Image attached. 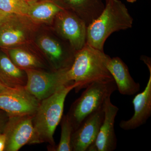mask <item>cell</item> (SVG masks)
Returning a JSON list of instances; mask_svg holds the SVG:
<instances>
[{
	"label": "cell",
	"instance_id": "cell-9",
	"mask_svg": "<svg viewBox=\"0 0 151 151\" xmlns=\"http://www.w3.org/2000/svg\"><path fill=\"white\" fill-rule=\"evenodd\" d=\"M141 59L147 66L150 73L145 88L133 99L134 114L129 120L121 121L119 127L125 131L134 130L144 125L151 116V61L148 57L142 55Z\"/></svg>",
	"mask_w": 151,
	"mask_h": 151
},
{
	"label": "cell",
	"instance_id": "cell-7",
	"mask_svg": "<svg viewBox=\"0 0 151 151\" xmlns=\"http://www.w3.org/2000/svg\"><path fill=\"white\" fill-rule=\"evenodd\" d=\"M27 17L10 14L0 23V46L11 47L27 42L33 30Z\"/></svg>",
	"mask_w": 151,
	"mask_h": 151
},
{
	"label": "cell",
	"instance_id": "cell-27",
	"mask_svg": "<svg viewBox=\"0 0 151 151\" xmlns=\"http://www.w3.org/2000/svg\"><path fill=\"white\" fill-rule=\"evenodd\" d=\"M109 0H105V1H106V3Z\"/></svg>",
	"mask_w": 151,
	"mask_h": 151
},
{
	"label": "cell",
	"instance_id": "cell-6",
	"mask_svg": "<svg viewBox=\"0 0 151 151\" xmlns=\"http://www.w3.org/2000/svg\"><path fill=\"white\" fill-rule=\"evenodd\" d=\"M54 19L55 29L60 37L67 41L76 51L85 46L87 26L81 19L73 12L64 9Z\"/></svg>",
	"mask_w": 151,
	"mask_h": 151
},
{
	"label": "cell",
	"instance_id": "cell-5",
	"mask_svg": "<svg viewBox=\"0 0 151 151\" xmlns=\"http://www.w3.org/2000/svg\"><path fill=\"white\" fill-rule=\"evenodd\" d=\"M24 70L27 76L24 89L40 101L51 96L63 86L74 83L67 81L65 73L68 70L50 72L33 68Z\"/></svg>",
	"mask_w": 151,
	"mask_h": 151
},
{
	"label": "cell",
	"instance_id": "cell-28",
	"mask_svg": "<svg viewBox=\"0 0 151 151\" xmlns=\"http://www.w3.org/2000/svg\"><path fill=\"white\" fill-rule=\"evenodd\" d=\"M25 1H26L28 2L27 0H25Z\"/></svg>",
	"mask_w": 151,
	"mask_h": 151
},
{
	"label": "cell",
	"instance_id": "cell-18",
	"mask_svg": "<svg viewBox=\"0 0 151 151\" xmlns=\"http://www.w3.org/2000/svg\"><path fill=\"white\" fill-rule=\"evenodd\" d=\"M9 54L13 62L22 69H41L44 67L43 63L35 55L22 49H10Z\"/></svg>",
	"mask_w": 151,
	"mask_h": 151
},
{
	"label": "cell",
	"instance_id": "cell-12",
	"mask_svg": "<svg viewBox=\"0 0 151 151\" xmlns=\"http://www.w3.org/2000/svg\"><path fill=\"white\" fill-rule=\"evenodd\" d=\"M104 118L103 105L102 108L92 113L84 120L72 134V151H87L96 140Z\"/></svg>",
	"mask_w": 151,
	"mask_h": 151
},
{
	"label": "cell",
	"instance_id": "cell-14",
	"mask_svg": "<svg viewBox=\"0 0 151 151\" xmlns=\"http://www.w3.org/2000/svg\"><path fill=\"white\" fill-rule=\"evenodd\" d=\"M105 65L121 94L132 96L139 92L140 85L135 82L130 74L128 66L120 58H111L107 55Z\"/></svg>",
	"mask_w": 151,
	"mask_h": 151
},
{
	"label": "cell",
	"instance_id": "cell-8",
	"mask_svg": "<svg viewBox=\"0 0 151 151\" xmlns=\"http://www.w3.org/2000/svg\"><path fill=\"white\" fill-rule=\"evenodd\" d=\"M34 115L9 116L4 133L6 142L5 151H18L29 145L34 133Z\"/></svg>",
	"mask_w": 151,
	"mask_h": 151
},
{
	"label": "cell",
	"instance_id": "cell-22",
	"mask_svg": "<svg viewBox=\"0 0 151 151\" xmlns=\"http://www.w3.org/2000/svg\"><path fill=\"white\" fill-rule=\"evenodd\" d=\"M19 89H20L9 87V86H7L6 84H4L2 82L0 81V94L14 92V91H16Z\"/></svg>",
	"mask_w": 151,
	"mask_h": 151
},
{
	"label": "cell",
	"instance_id": "cell-15",
	"mask_svg": "<svg viewBox=\"0 0 151 151\" xmlns=\"http://www.w3.org/2000/svg\"><path fill=\"white\" fill-rule=\"evenodd\" d=\"M64 9L73 12L88 26L103 12L102 0H59Z\"/></svg>",
	"mask_w": 151,
	"mask_h": 151
},
{
	"label": "cell",
	"instance_id": "cell-13",
	"mask_svg": "<svg viewBox=\"0 0 151 151\" xmlns=\"http://www.w3.org/2000/svg\"><path fill=\"white\" fill-rule=\"evenodd\" d=\"M40 102L24 88L0 94V109L9 116L34 115Z\"/></svg>",
	"mask_w": 151,
	"mask_h": 151
},
{
	"label": "cell",
	"instance_id": "cell-19",
	"mask_svg": "<svg viewBox=\"0 0 151 151\" xmlns=\"http://www.w3.org/2000/svg\"><path fill=\"white\" fill-rule=\"evenodd\" d=\"M30 6V4L25 0H0V12L27 17Z\"/></svg>",
	"mask_w": 151,
	"mask_h": 151
},
{
	"label": "cell",
	"instance_id": "cell-21",
	"mask_svg": "<svg viewBox=\"0 0 151 151\" xmlns=\"http://www.w3.org/2000/svg\"><path fill=\"white\" fill-rule=\"evenodd\" d=\"M9 118L8 114L0 109V133H3L4 132Z\"/></svg>",
	"mask_w": 151,
	"mask_h": 151
},
{
	"label": "cell",
	"instance_id": "cell-10",
	"mask_svg": "<svg viewBox=\"0 0 151 151\" xmlns=\"http://www.w3.org/2000/svg\"><path fill=\"white\" fill-rule=\"evenodd\" d=\"M37 44L49 60L53 70H68L73 64L76 50L62 42L47 36L39 38Z\"/></svg>",
	"mask_w": 151,
	"mask_h": 151
},
{
	"label": "cell",
	"instance_id": "cell-20",
	"mask_svg": "<svg viewBox=\"0 0 151 151\" xmlns=\"http://www.w3.org/2000/svg\"><path fill=\"white\" fill-rule=\"evenodd\" d=\"M61 123V135L58 145L55 151H71V137L73 132V127L67 115L63 116Z\"/></svg>",
	"mask_w": 151,
	"mask_h": 151
},
{
	"label": "cell",
	"instance_id": "cell-2",
	"mask_svg": "<svg viewBox=\"0 0 151 151\" xmlns=\"http://www.w3.org/2000/svg\"><path fill=\"white\" fill-rule=\"evenodd\" d=\"M107 55L87 44L76 51L71 67L65 73L69 82L78 83L76 92L97 81L114 80L105 65Z\"/></svg>",
	"mask_w": 151,
	"mask_h": 151
},
{
	"label": "cell",
	"instance_id": "cell-11",
	"mask_svg": "<svg viewBox=\"0 0 151 151\" xmlns=\"http://www.w3.org/2000/svg\"><path fill=\"white\" fill-rule=\"evenodd\" d=\"M104 118L97 137L87 151H113L117 147L114 124L119 108L111 103V97L104 105Z\"/></svg>",
	"mask_w": 151,
	"mask_h": 151
},
{
	"label": "cell",
	"instance_id": "cell-24",
	"mask_svg": "<svg viewBox=\"0 0 151 151\" xmlns=\"http://www.w3.org/2000/svg\"><path fill=\"white\" fill-rule=\"evenodd\" d=\"M9 15L10 14H7L4 13L0 12V23L6 17Z\"/></svg>",
	"mask_w": 151,
	"mask_h": 151
},
{
	"label": "cell",
	"instance_id": "cell-1",
	"mask_svg": "<svg viewBox=\"0 0 151 151\" xmlns=\"http://www.w3.org/2000/svg\"><path fill=\"white\" fill-rule=\"evenodd\" d=\"M78 86V83L67 84L40 101L33 116L34 133L29 145L48 143L50 150L54 151L56 146L53 136L62 119L65 98Z\"/></svg>",
	"mask_w": 151,
	"mask_h": 151
},
{
	"label": "cell",
	"instance_id": "cell-25",
	"mask_svg": "<svg viewBox=\"0 0 151 151\" xmlns=\"http://www.w3.org/2000/svg\"><path fill=\"white\" fill-rule=\"evenodd\" d=\"M27 1L29 4H31L37 1H39V0H27Z\"/></svg>",
	"mask_w": 151,
	"mask_h": 151
},
{
	"label": "cell",
	"instance_id": "cell-16",
	"mask_svg": "<svg viewBox=\"0 0 151 151\" xmlns=\"http://www.w3.org/2000/svg\"><path fill=\"white\" fill-rule=\"evenodd\" d=\"M0 81L12 88H24L27 76L24 69L16 65L9 57L0 51Z\"/></svg>",
	"mask_w": 151,
	"mask_h": 151
},
{
	"label": "cell",
	"instance_id": "cell-4",
	"mask_svg": "<svg viewBox=\"0 0 151 151\" xmlns=\"http://www.w3.org/2000/svg\"><path fill=\"white\" fill-rule=\"evenodd\" d=\"M80 97L72 104L67 116L73 132L92 113L102 108L105 100L117 89L114 80L97 81L85 88Z\"/></svg>",
	"mask_w": 151,
	"mask_h": 151
},
{
	"label": "cell",
	"instance_id": "cell-23",
	"mask_svg": "<svg viewBox=\"0 0 151 151\" xmlns=\"http://www.w3.org/2000/svg\"><path fill=\"white\" fill-rule=\"evenodd\" d=\"M6 139L4 133H0V151H4L5 149Z\"/></svg>",
	"mask_w": 151,
	"mask_h": 151
},
{
	"label": "cell",
	"instance_id": "cell-26",
	"mask_svg": "<svg viewBox=\"0 0 151 151\" xmlns=\"http://www.w3.org/2000/svg\"><path fill=\"white\" fill-rule=\"evenodd\" d=\"M137 1V0H127V1L129 3H133L135 2L136 1Z\"/></svg>",
	"mask_w": 151,
	"mask_h": 151
},
{
	"label": "cell",
	"instance_id": "cell-3",
	"mask_svg": "<svg viewBox=\"0 0 151 151\" xmlns=\"http://www.w3.org/2000/svg\"><path fill=\"white\" fill-rule=\"evenodd\" d=\"M133 19L120 0H109L103 12L87 26L86 43L103 51L106 40L113 33L132 27Z\"/></svg>",
	"mask_w": 151,
	"mask_h": 151
},
{
	"label": "cell",
	"instance_id": "cell-17",
	"mask_svg": "<svg viewBox=\"0 0 151 151\" xmlns=\"http://www.w3.org/2000/svg\"><path fill=\"white\" fill-rule=\"evenodd\" d=\"M64 9L59 0L38 1L30 4L27 17L34 23L48 22Z\"/></svg>",
	"mask_w": 151,
	"mask_h": 151
}]
</instances>
